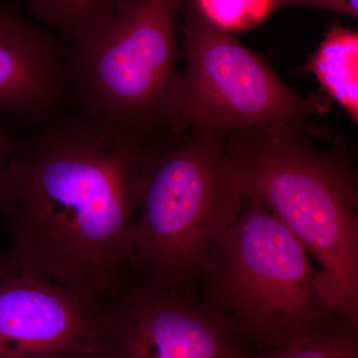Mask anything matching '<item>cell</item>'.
Listing matches in <instances>:
<instances>
[{
  "label": "cell",
  "instance_id": "52a82bcc",
  "mask_svg": "<svg viewBox=\"0 0 358 358\" xmlns=\"http://www.w3.org/2000/svg\"><path fill=\"white\" fill-rule=\"evenodd\" d=\"M101 358H255L229 317L178 289L134 287L105 305Z\"/></svg>",
  "mask_w": 358,
  "mask_h": 358
},
{
  "label": "cell",
  "instance_id": "30bf717a",
  "mask_svg": "<svg viewBox=\"0 0 358 358\" xmlns=\"http://www.w3.org/2000/svg\"><path fill=\"white\" fill-rule=\"evenodd\" d=\"M301 71L315 75L322 91L358 124L357 31L334 24Z\"/></svg>",
  "mask_w": 358,
  "mask_h": 358
},
{
  "label": "cell",
  "instance_id": "ba28073f",
  "mask_svg": "<svg viewBox=\"0 0 358 358\" xmlns=\"http://www.w3.org/2000/svg\"><path fill=\"white\" fill-rule=\"evenodd\" d=\"M105 305L49 280L0 277V358H101Z\"/></svg>",
  "mask_w": 358,
  "mask_h": 358
},
{
  "label": "cell",
  "instance_id": "3957f363",
  "mask_svg": "<svg viewBox=\"0 0 358 358\" xmlns=\"http://www.w3.org/2000/svg\"><path fill=\"white\" fill-rule=\"evenodd\" d=\"M228 133L193 128L148 155L129 265L143 271L155 288L180 291L201 275L241 209Z\"/></svg>",
  "mask_w": 358,
  "mask_h": 358
},
{
  "label": "cell",
  "instance_id": "4fadbf2b",
  "mask_svg": "<svg viewBox=\"0 0 358 358\" xmlns=\"http://www.w3.org/2000/svg\"><path fill=\"white\" fill-rule=\"evenodd\" d=\"M197 8L226 31H246L278 10V0H193Z\"/></svg>",
  "mask_w": 358,
  "mask_h": 358
},
{
  "label": "cell",
  "instance_id": "9a60e30c",
  "mask_svg": "<svg viewBox=\"0 0 358 358\" xmlns=\"http://www.w3.org/2000/svg\"><path fill=\"white\" fill-rule=\"evenodd\" d=\"M20 147V143L16 141L13 134L3 124H0V173Z\"/></svg>",
  "mask_w": 358,
  "mask_h": 358
},
{
  "label": "cell",
  "instance_id": "9c48e42d",
  "mask_svg": "<svg viewBox=\"0 0 358 358\" xmlns=\"http://www.w3.org/2000/svg\"><path fill=\"white\" fill-rule=\"evenodd\" d=\"M68 75L57 46L17 7L0 2V112L46 121L65 94Z\"/></svg>",
  "mask_w": 358,
  "mask_h": 358
},
{
  "label": "cell",
  "instance_id": "5bb4252c",
  "mask_svg": "<svg viewBox=\"0 0 358 358\" xmlns=\"http://www.w3.org/2000/svg\"><path fill=\"white\" fill-rule=\"evenodd\" d=\"M286 7H313L357 17L358 0H278V9Z\"/></svg>",
  "mask_w": 358,
  "mask_h": 358
},
{
  "label": "cell",
  "instance_id": "7c38bea8",
  "mask_svg": "<svg viewBox=\"0 0 358 358\" xmlns=\"http://www.w3.org/2000/svg\"><path fill=\"white\" fill-rule=\"evenodd\" d=\"M127 0H28L35 17L73 41L83 37Z\"/></svg>",
  "mask_w": 358,
  "mask_h": 358
},
{
  "label": "cell",
  "instance_id": "8fae6325",
  "mask_svg": "<svg viewBox=\"0 0 358 358\" xmlns=\"http://www.w3.org/2000/svg\"><path fill=\"white\" fill-rule=\"evenodd\" d=\"M357 324L345 313L334 312L255 358H358Z\"/></svg>",
  "mask_w": 358,
  "mask_h": 358
},
{
  "label": "cell",
  "instance_id": "8992f818",
  "mask_svg": "<svg viewBox=\"0 0 358 358\" xmlns=\"http://www.w3.org/2000/svg\"><path fill=\"white\" fill-rule=\"evenodd\" d=\"M182 55L179 128L307 129L310 119L331 110L322 94L301 96L268 63L182 0Z\"/></svg>",
  "mask_w": 358,
  "mask_h": 358
},
{
  "label": "cell",
  "instance_id": "5b68a950",
  "mask_svg": "<svg viewBox=\"0 0 358 358\" xmlns=\"http://www.w3.org/2000/svg\"><path fill=\"white\" fill-rule=\"evenodd\" d=\"M202 273L208 279L207 303L267 350L336 312L327 307L319 270L303 245L254 197L243 196Z\"/></svg>",
  "mask_w": 358,
  "mask_h": 358
},
{
  "label": "cell",
  "instance_id": "277c9868",
  "mask_svg": "<svg viewBox=\"0 0 358 358\" xmlns=\"http://www.w3.org/2000/svg\"><path fill=\"white\" fill-rule=\"evenodd\" d=\"M182 0H127L78 39L67 69L87 115L148 148L185 136L178 105Z\"/></svg>",
  "mask_w": 358,
  "mask_h": 358
},
{
  "label": "cell",
  "instance_id": "7a4b0ae2",
  "mask_svg": "<svg viewBox=\"0 0 358 358\" xmlns=\"http://www.w3.org/2000/svg\"><path fill=\"white\" fill-rule=\"evenodd\" d=\"M285 127L228 133L242 196L262 202L319 263L327 307L358 322V189L345 150H319Z\"/></svg>",
  "mask_w": 358,
  "mask_h": 358
},
{
  "label": "cell",
  "instance_id": "6da1fadb",
  "mask_svg": "<svg viewBox=\"0 0 358 358\" xmlns=\"http://www.w3.org/2000/svg\"><path fill=\"white\" fill-rule=\"evenodd\" d=\"M46 127L0 173V213L9 222L0 277L50 279L106 305L129 265L148 152L88 115Z\"/></svg>",
  "mask_w": 358,
  "mask_h": 358
}]
</instances>
